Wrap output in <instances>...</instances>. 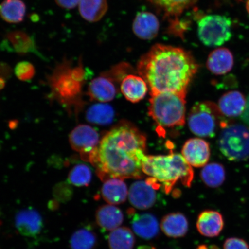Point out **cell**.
<instances>
[{"label": "cell", "instance_id": "12", "mask_svg": "<svg viewBox=\"0 0 249 249\" xmlns=\"http://www.w3.org/2000/svg\"><path fill=\"white\" fill-rule=\"evenodd\" d=\"M211 155L210 145L205 140L191 139L183 145L182 155L192 167H204L209 161Z\"/></svg>", "mask_w": 249, "mask_h": 249}, {"label": "cell", "instance_id": "1", "mask_svg": "<svg viewBox=\"0 0 249 249\" xmlns=\"http://www.w3.org/2000/svg\"><path fill=\"white\" fill-rule=\"evenodd\" d=\"M146 138L129 124H119L103 137L89 162L103 181L110 178L141 179L146 155Z\"/></svg>", "mask_w": 249, "mask_h": 249}, {"label": "cell", "instance_id": "7", "mask_svg": "<svg viewBox=\"0 0 249 249\" xmlns=\"http://www.w3.org/2000/svg\"><path fill=\"white\" fill-rule=\"evenodd\" d=\"M197 34L204 45L222 46L231 38V20L224 15L204 16L197 21Z\"/></svg>", "mask_w": 249, "mask_h": 249}, {"label": "cell", "instance_id": "2", "mask_svg": "<svg viewBox=\"0 0 249 249\" xmlns=\"http://www.w3.org/2000/svg\"><path fill=\"white\" fill-rule=\"evenodd\" d=\"M138 70L150 89L151 95L163 92L186 95L198 65L185 50L157 44L140 58Z\"/></svg>", "mask_w": 249, "mask_h": 249}, {"label": "cell", "instance_id": "22", "mask_svg": "<svg viewBox=\"0 0 249 249\" xmlns=\"http://www.w3.org/2000/svg\"><path fill=\"white\" fill-rule=\"evenodd\" d=\"M160 227L165 235L171 238H180L188 231V221L184 214L171 213L163 217Z\"/></svg>", "mask_w": 249, "mask_h": 249}, {"label": "cell", "instance_id": "3", "mask_svg": "<svg viewBox=\"0 0 249 249\" xmlns=\"http://www.w3.org/2000/svg\"><path fill=\"white\" fill-rule=\"evenodd\" d=\"M142 171L162 186L166 194H169L178 182L191 187L194 178L192 166L179 154L147 156Z\"/></svg>", "mask_w": 249, "mask_h": 249}, {"label": "cell", "instance_id": "36", "mask_svg": "<svg viewBox=\"0 0 249 249\" xmlns=\"http://www.w3.org/2000/svg\"><path fill=\"white\" fill-rule=\"evenodd\" d=\"M138 249H155V248L152 247H149V246H140Z\"/></svg>", "mask_w": 249, "mask_h": 249}, {"label": "cell", "instance_id": "24", "mask_svg": "<svg viewBox=\"0 0 249 249\" xmlns=\"http://www.w3.org/2000/svg\"><path fill=\"white\" fill-rule=\"evenodd\" d=\"M26 12V5L21 0H5L0 4V17L9 23L22 21Z\"/></svg>", "mask_w": 249, "mask_h": 249}, {"label": "cell", "instance_id": "27", "mask_svg": "<svg viewBox=\"0 0 249 249\" xmlns=\"http://www.w3.org/2000/svg\"><path fill=\"white\" fill-rule=\"evenodd\" d=\"M200 176L204 184L216 188L222 185L226 179V170L222 164L212 163L205 165Z\"/></svg>", "mask_w": 249, "mask_h": 249}, {"label": "cell", "instance_id": "21", "mask_svg": "<svg viewBox=\"0 0 249 249\" xmlns=\"http://www.w3.org/2000/svg\"><path fill=\"white\" fill-rule=\"evenodd\" d=\"M101 195L107 203L116 205L123 204L126 200L128 191L123 179L110 178L105 180L102 187Z\"/></svg>", "mask_w": 249, "mask_h": 249}, {"label": "cell", "instance_id": "5", "mask_svg": "<svg viewBox=\"0 0 249 249\" xmlns=\"http://www.w3.org/2000/svg\"><path fill=\"white\" fill-rule=\"evenodd\" d=\"M188 122L191 131L202 138H213L218 130L229 124L218 106L209 101L196 103L189 112Z\"/></svg>", "mask_w": 249, "mask_h": 249}, {"label": "cell", "instance_id": "23", "mask_svg": "<svg viewBox=\"0 0 249 249\" xmlns=\"http://www.w3.org/2000/svg\"><path fill=\"white\" fill-rule=\"evenodd\" d=\"M79 10L82 17L89 22H96L107 11V0H80Z\"/></svg>", "mask_w": 249, "mask_h": 249}, {"label": "cell", "instance_id": "35", "mask_svg": "<svg viewBox=\"0 0 249 249\" xmlns=\"http://www.w3.org/2000/svg\"><path fill=\"white\" fill-rule=\"evenodd\" d=\"M242 118L248 117L249 116V96L247 99V106H246L245 110L244 113L242 115Z\"/></svg>", "mask_w": 249, "mask_h": 249}, {"label": "cell", "instance_id": "34", "mask_svg": "<svg viewBox=\"0 0 249 249\" xmlns=\"http://www.w3.org/2000/svg\"><path fill=\"white\" fill-rule=\"evenodd\" d=\"M57 5L62 8L71 9L79 4L80 0H55Z\"/></svg>", "mask_w": 249, "mask_h": 249}, {"label": "cell", "instance_id": "14", "mask_svg": "<svg viewBox=\"0 0 249 249\" xmlns=\"http://www.w3.org/2000/svg\"><path fill=\"white\" fill-rule=\"evenodd\" d=\"M225 226V220L219 212L205 210L199 214L196 227L200 234L213 238L219 235Z\"/></svg>", "mask_w": 249, "mask_h": 249}, {"label": "cell", "instance_id": "13", "mask_svg": "<svg viewBox=\"0 0 249 249\" xmlns=\"http://www.w3.org/2000/svg\"><path fill=\"white\" fill-rule=\"evenodd\" d=\"M129 210L132 216L131 225L133 231L142 239H152L160 232V225L154 214L149 213H135Z\"/></svg>", "mask_w": 249, "mask_h": 249}, {"label": "cell", "instance_id": "20", "mask_svg": "<svg viewBox=\"0 0 249 249\" xmlns=\"http://www.w3.org/2000/svg\"><path fill=\"white\" fill-rule=\"evenodd\" d=\"M96 222L98 226L107 231H113L124 222L123 212L114 205H102L96 212Z\"/></svg>", "mask_w": 249, "mask_h": 249}, {"label": "cell", "instance_id": "19", "mask_svg": "<svg viewBox=\"0 0 249 249\" xmlns=\"http://www.w3.org/2000/svg\"><path fill=\"white\" fill-rule=\"evenodd\" d=\"M121 91L127 101L136 103L145 97L148 91V86L142 77L129 74L121 82Z\"/></svg>", "mask_w": 249, "mask_h": 249}, {"label": "cell", "instance_id": "30", "mask_svg": "<svg viewBox=\"0 0 249 249\" xmlns=\"http://www.w3.org/2000/svg\"><path fill=\"white\" fill-rule=\"evenodd\" d=\"M96 244L97 237L95 232L86 228L77 230L70 241L71 249H93Z\"/></svg>", "mask_w": 249, "mask_h": 249}, {"label": "cell", "instance_id": "39", "mask_svg": "<svg viewBox=\"0 0 249 249\" xmlns=\"http://www.w3.org/2000/svg\"><path fill=\"white\" fill-rule=\"evenodd\" d=\"M246 8H247V11L249 16V0H247V3H246Z\"/></svg>", "mask_w": 249, "mask_h": 249}, {"label": "cell", "instance_id": "18", "mask_svg": "<svg viewBox=\"0 0 249 249\" xmlns=\"http://www.w3.org/2000/svg\"><path fill=\"white\" fill-rule=\"evenodd\" d=\"M116 88L111 79L103 75L93 79L89 83L88 95L92 100L107 102L113 100L116 95Z\"/></svg>", "mask_w": 249, "mask_h": 249}, {"label": "cell", "instance_id": "38", "mask_svg": "<svg viewBox=\"0 0 249 249\" xmlns=\"http://www.w3.org/2000/svg\"><path fill=\"white\" fill-rule=\"evenodd\" d=\"M209 249H221L218 246L215 245H212L210 246Z\"/></svg>", "mask_w": 249, "mask_h": 249}, {"label": "cell", "instance_id": "11", "mask_svg": "<svg viewBox=\"0 0 249 249\" xmlns=\"http://www.w3.org/2000/svg\"><path fill=\"white\" fill-rule=\"evenodd\" d=\"M15 226L21 235L33 238L39 234L43 227L42 217L33 208L18 212L15 217Z\"/></svg>", "mask_w": 249, "mask_h": 249}, {"label": "cell", "instance_id": "28", "mask_svg": "<svg viewBox=\"0 0 249 249\" xmlns=\"http://www.w3.org/2000/svg\"><path fill=\"white\" fill-rule=\"evenodd\" d=\"M114 117L113 108L106 104L93 105L89 108L86 113V118L89 122L99 125L111 124Z\"/></svg>", "mask_w": 249, "mask_h": 249}, {"label": "cell", "instance_id": "17", "mask_svg": "<svg viewBox=\"0 0 249 249\" xmlns=\"http://www.w3.org/2000/svg\"><path fill=\"white\" fill-rule=\"evenodd\" d=\"M234 64L232 52L226 48L214 50L208 56L207 67L211 72L216 75H223L230 72Z\"/></svg>", "mask_w": 249, "mask_h": 249}, {"label": "cell", "instance_id": "26", "mask_svg": "<svg viewBox=\"0 0 249 249\" xmlns=\"http://www.w3.org/2000/svg\"><path fill=\"white\" fill-rule=\"evenodd\" d=\"M9 46L18 54H27L36 53L35 42L27 34L20 31L9 33L7 36Z\"/></svg>", "mask_w": 249, "mask_h": 249}, {"label": "cell", "instance_id": "8", "mask_svg": "<svg viewBox=\"0 0 249 249\" xmlns=\"http://www.w3.org/2000/svg\"><path fill=\"white\" fill-rule=\"evenodd\" d=\"M84 79L82 65L72 68L65 61L54 71L52 77L53 89L55 93L65 102L79 94Z\"/></svg>", "mask_w": 249, "mask_h": 249}, {"label": "cell", "instance_id": "6", "mask_svg": "<svg viewBox=\"0 0 249 249\" xmlns=\"http://www.w3.org/2000/svg\"><path fill=\"white\" fill-rule=\"evenodd\" d=\"M218 145L230 161H240L249 158V128L241 124H230L221 132Z\"/></svg>", "mask_w": 249, "mask_h": 249}, {"label": "cell", "instance_id": "15", "mask_svg": "<svg viewBox=\"0 0 249 249\" xmlns=\"http://www.w3.org/2000/svg\"><path fill=\"white\" fill-rule=\"evenodd\" d=\"M132 29L138 38L151 40L157 36L160 21L156 16L149 12H140L134 19Z\"/></svg>", "mask_w": 249, "mask_h": 249}, {"label": "cell", "instance_id": "10", "mask_svg": "<svg viewBox=\"0 0 249 249\" xmlns=\"http://www.w3.org/2000/svg\"><path fill=\"white\" fill-rule=\"evenodd\" d=\"M160 185L152 178L138 180L132 183L128 191V198L133 207L140 210L149 209L154 206L157 200L156 190Z\"/></svg>", "mask_w": 249, "mask_h": 249}, {"label": "cell", "instance_id": "37", "mask_svg": "<svg viewBox=\"0 0 249 249\" xmlns=\"http://www.w3.org/2000/svg\"><path fill=\"white\" fill-rule=\"evenodd\" d=\"M197 249H209V248H208L207 245H201L200 246H198Z\"/></svg>", "mask_w": 249, "mask_h": 249}, {"label": "cell", "instance_id": "9", "mask_svg": "<svg viewBox=\"0 0 249 249\" xmlns=\"http://www.w3.org/2000/svg\"><path fill=\"white\" fill-rule=\"evenodd\" d=\"M100 142L97 131L87 124L77 126L70 135L71 148L79 152L81 157L86 161H89L90 156L98 148Z\"/></svg>", "mask_w": 249, "mask_h": 249}, {"label": "cell", "instance_id": "29", "mask_svg": "<svg viewBox=\"0 0 249 249\" xmlns=\"http://www.w3.org/2000/svg\"><path fill=\"white\" fill-rule=\"evenodd\" d=\"M152 4L162 9L169 17H177L186 9L191 7L197 0H149Z\"/></svg>", "mask_w": 249, "mask_h": 249}, {"label": "cell", "instance_id": "32", "mask_svg": "<svg viewBox=\"0 0 249 249\" xmlns=\"http://www.w3.org/2000/svg\"><path fill=\"white\" fill-rule=\"evenodd\" d=\"M15 73L20 80H30L33 79L35 74V68L29 62H20L15 67Z\"/></svg>", "mask_w": 249, "mask_h": 249}, {"label": "cell", "instance_id": "31", "mask_svg": "<svg viewBox=\"0 0 249 249\" xmlns=\"http://www.w3.org/2000/svg\"><path fill=\"white\" fill-rule=\"evenodd\" d=\"M91 179V170L85 164L76 165L71 169L68 176V180L71 184L78 187L88 186Z\"/></svg>", "mask_w": 249, "mask_h": 249}, {"label": "cell", "instance_id": "4", "mask_svg": "<svg viewBox=\"0 0 249 249\" xmlns=\"http://www.w3.org/2000/svg\"><path fill=\"white\" fill-rule=\"evenodd\" d=\"M186 96L171 92L151 95L149 114L159 125L173 127L185 124Z\"/></svg>", "mask_w": 249, "mask_h": 249}, {"label": "cell", "instance_id": "25", "mask_svg": "<svg viewBox=\"0 0 249 249\" xmlns=\"http://www.w3.org/2000/svg\"><path fill=\"white\" fill-rule=\"evenodd\" d=\"M108 242L110 249H133L135 237L128 227H120L111 231Z\"/></svg>", "mask_w": 249, "mask_h": 249}, {"label": "cell", "instance_id": "33", "mask_svg": "<svg viewBox=\"0 0 249 249\" xmlns=\"http://www.w3.org/2000/svg\"><path fill=\"white\" fill-rule=\"evenodd\" d=\"M223 249H249V246L244 239L231 237L227 238L224 243Z\"/></svg>", "mask_w": 249, "mask_h": 249}, {"label": "cell", "instance_id": "16", "mask_svg": "<svg viewBox=\"0 0 249 249\" xmlns=\"http://www.w3.org/2000/svg\"><path fill=\"white\" fill-rule=\"evenodd\" d=\"M247 102V100L242 92L231 91L221 96L217 106L224 116L236 118L244 113Z\"/></svg>", "mask_w": 249, "mask_h": 249}]
</instances>
